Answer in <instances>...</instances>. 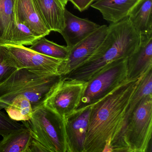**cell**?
Here are the masks:
<instances>
[{"label": "cell", "mask_w": 152, "mask_h": 152, "mask_svg": "<svg viewBox=\"0 0 152 152\" xmlns=\"http://www.w3.org/2000/svg\"><path fill=\"white\" fill-rule=\"evenodd\" d=\"M142 76L128 80L91 105L84 152H128L124 139L126 115Z\"/></svg>", "instance_id": "6da1fadb"}, {"label": "cell", "mask_w": 152, "mask_h": 152, "mask_svg": "<svg viewBox=\"0 0 152 152\" xmlns=\"http://www.w3.org/2000/svg\"><path fill=\"white\" fill-rule=\"evenodd\" d=\"M152 0H139L128 18L137 31L142 35H152Z\"/></svg>", "instance_id": "2e32d148"}, {"label": "cell", "mask_w": 152, "mask_h": 152, "mask_svg": "<svg viewBox=\"0 0 152 152\" xmlns=\"http://www.w3.org/2000/svg\"><path fill=\"white\" fill-rule=\"evenodd\" d=\"M64 26L61 32L69 50L97 30L100 26L88 19L78 17L65 9Z\"/></svg>", "instance_id": "8fae6325"}, {"label": "cell", "mask_w": 152, "mask_h": 152, "mask_svg": "<svg viewBox=\"0 0 152 152\" xmlns=\"http://www.w3.org/2000/svg\"><path fill=\"white\" fill-rule=\"evenodd\" d=\"M59 1L64 7L66 6L68 2V0H59Z\"/></svg>", "instance_id": "83f0119b"}, {"label": "cell", "mask_w": 152, "mask_h": 152, "mask_svg": "<svg viewBox=\"0 0 152 152\" xmlns=\"http://www.w3.org/2000/svg\"><path fill=\"white\" fill-rule=\"evenodd\" d=\"M46 26L50 31L61 33L64 26L65 7L59 0H34Z\"/></svg>", "instance_id": "9a60e30c"}, {"label": "cell", "mask_w": 152, "mask_h": 152, "mask_svg": "<svg viewBox=\"0 0 152 152\" xmlns=\"http://www.w3.org/2000/svg\"><path fill=\"white\" fill-rule=\"evenodd\" d=\"M15 0H1V15L2 33L0 44H6L10 39L15 27L14 4Z\"/></svg>", "instance_id": "44dd1931"}, {"label": "cell", "mask_w": 152, "mask_h": 152, "mask_svg": "<svg viewBox=\"0 0 152 152\" xmlns=\"http://www.w3.org/2000/svg\"><path fill=\"white\" fill-rule=\"evenodd\" d=\"M95 0H68L74 6L75 8L80 12L88 9Z\"/></svg>", "instance_id": "d4e9b609"}, {"label": "cell", "mask_w": 152, "mask_h": 152, "mask_svg": "<svg viewBox=\"0 0 152 152\" xmlns=\"http://www.w3.org/2000/svg\"><path fill=\"white\" fill-rule=\"evenodd\" d=\"M151 94H152V68L143 75L136 91L132 97L127 111L126 124L138 104L143 98Z\"/></svg>", "instance_id": "7402d4cb"}, {"label": "cell", "mask_w": 152, "mask_h": 152, "mask_svg": "<svg viewBox=\"0 0 152 152\" xmlns=\"http://www.w3.org/2000/svg\"><path fill=\"white\" fill-rule=\"evenodd\" d=\"M25 127L23 124H20L14 121L4 112L0 111V135L3 137L11 132Z\"/></svg>", "instance_id": "cb8c5ba5"}, {"label": "cell", "mask_w": 152, "mask_h": 152, "mask_svg": "<svg viewBox=\"0 0 152 152\" xmlns=\"http://www.w3.org/2000/svg\"><path fill=\"white\" fill-rule=\"evenodd\" d=\"M32 138L26 127L13 132L3 137L0 142V152H28Z\"/></svg>", "instance_id": "e0dca14e"}, {"label": "cell", "mask_w": 152, "mask_h": 152, "mask_svg": "<svg viewBox=\"0 0 152 152\" xmlns=\"http://www.w3.org/2000/svg\"><path fill=\"white\" fill-rule=\"evenodd\" d=\"M108 30L106 25L100 27L69 50L67 58L63 61L59 74L64 76L89 61L105 37Z\"/></svg>", "instance_id": "9c48e42d"}, {"label": "cell", "mask_w": 152, "mask_h": 152, "mask_svg": "<svg viewBox=\"0 0 152 152\" xmlns=\"http://www.w3.org/2000/svg\"><path fill=\"white\" fill-rule=\"evenodd\" d=\"M91 107L76 110L61 123L64 152H84Z\"/></svg>", "instance_id": "30bf717a"}, {"label": "cell", "mask_w": 152, "mask_h": 152, "mask_svg": "<svg viewBox=\"0 0 152 152\" xmlns=\"http://www.w3.org/2000/svg\"><path fill=\"white\" fill-rule=\"evenodd\" d=\"M141 36L128 17L108 26L104 40L90 60L64 77L88 82L108 64L127 58L137 50Z\"/></svg>", "instance_id": "7a4b0ae2"}, {"label": "cell", "mask_w": 152, "mask_h": 152, "mask_svg": "<svg viewBox=\"0 0 152 152\" xmlns=\"http://www.w3.org/2000/svg\"><path fill=\"white\" fill-rule=\"evenodd\" d=\"M4 109L9 116L16 121H29L31 117L33 112L29 99L23 96L16 97L11 103Z\"/></svg>", "instance_id": "d6986e66"}, {"label": "cell", "mask_w": 152, "mask_h": 152, "mask_svg": "<svg viewBox=\"0 0 152 152\" xmlns=\"http://www.w3.org/2000/svg\"><path fill=\"white\" fill-rule=\"evenodd\" d=\"M15 27L11 37L6 44L29 46L41 38L27 24L15 18Z\"/></svg>", "instance_id": "ac0fdd59"}, {"label": "cell", "mask_w": 152, "mask_h": 152, "mask_svg": "<svg viewBox=\"0 0 152 152\" xmlns=\"http://www.w3.org/2000/svg\"><path fill=\"white\" fill-rule=\"evenodd\" d=\"M139 0H95L91 7L99 11L103 18L115 23L128 17Z\"/></svg>", "instance_id": "5bb4252c"}, {"label": "cell", "mask_w": 152, "mask_h": 152, "mask_svg": "<svg viewBox=\"0 0 152 152\" xmlns=\"http://www.w3.org/2000/svg\"><path fill=\"white\" fill-rule=\"evenodd\" d=\"M17 70L14 59L9 54L5 46L0 44V85Z\"/></svg>", "instance_id": "603a6c76"}, {"label": "cell", "mask_w": 152, "mask_h": 152, "mask_svg": "<svg viewBox=\"0 0 152 152\" xmlns=\"http://www.w3.org/2000/svg\"><path fill=\"white\" fill-rule=\"evenodd\" d=\"M61 76L27 68L18 69L0 85V109L6 108L19 96L29 99L33 110L41 106Z\"/></svg>", "instance_id": "3957f363"}, {"label": "cell", "mask_w": 152, "mask_h": 152, "mask_svg": "<svg viewBox=\"0 0 152 152\" xmlns=\"http://www.w3.org/2000/svg\"><path fill=\"white\" fill-rule=\"evenodd\" d=\"M128 80H135L152 68V35L141 36L136 52L127 58Z\"/></svg>", "instance_id": "7c38bea8"}, {"label": "cell", "mask_w": 152, "mask_h": 152, "mask_svg": "<svg viewBox=\"0 0 152 152\" xmlns=\"http://www.w3.org/2000/svg\"><path fill=\"white\" fill-rule=\"evenodd\" d=\"M152 94L142 99L130 116L124 139L128 152H147L152 140Z\"/></svg>", "instance_id": "277c9868"}, {"label": "cell", "mask_w": 152, "mask_h": 152, "mask_svg": "<svg viewBox=\"0 0 152 152\" xmlns=\"http://www.w3.org/2000/svg\"><path fill=\"white\" fill-rule=\"evenodd\" d=\"M28 152H50L42 143L33 137Z\"/></svg>", "instance_id": "484cf974"}, {"label": "cell", "mask_w": 152, "mask_h": 152, "mask_svg": "<svg viewBox=\"0 0 152 152\" xmlns=\"http://www.w3.org/2000/svg\"><path fill=\"white\" fill-rule=\"evenodd\" d=\"M30 49L40 54L54 58L65 60L69 49L66 46H61L41 37L31 45Z\"/></svg>", "instance_id": "ffe728a7"}, {"label": "cell", "mask_w": 152, "mask_h": 152, "mask_svg": "<svg viewBox=\"0 0 152 152\" xmlns=\"http://www.w3.org/2000/svg\"><path fill=\"white\" fill-rule=\"evenodd\" d=\"M128 80L127 58L110 63L88 82L76 110L90 106Z\"/></svg>", "instance_id": "8992f818"}, {"label": "cell", "mask_w": 152, "mask_h": 152, "mask_svg": "<svg viewBox=\"0 0 152 152\" xmlns=\"http://www.w3.org/2000/svg\"><path fill=\"white\" fill-rule=\"evenodd\" d=\"M88 83V82L61 76L43 105L63 122L76 112Z\"/></svg>", "instance_id": "5b68a950"}, {"label": "cell", "mask_w": 152, "mask_h": 152, "mask_svg": "<svg viewBox=\"0 0 152 152\" xmlns=\"http://www.w3.org/2000/svg\"><path fill=\"white\" fill-rule=\"evenodd\" d=\"M2 45L14 59L18 69L27 68L43 73L59 75L64 60L42 55L23 45Z\"/></svg>", "instance_id": "ba28073f"}, {"label": "cell", "mask_w": 152, "mask_h": 152, "mask_svg": "<svg viewBox=\"0 0 152 152\" xmlns=\"http://www.w3.org/2000/svg\"><path fill=\"white\" fill-rule=\"evenodd\" d=\"M14 15L15 19L27 24L41 37L51 32L41 17L34 0H15Z\"/></svg>", "instance_id": "4fadbf2b"}, {"label": "cell", "mask_w": 152, "mask_h": 152, "mask_svg": "<svg viewBox=\"0 0 152 152\" xmlns=\"http://www.w3.org/2000/svg\"><path fill=\"white\" fill-rule=\"evenodd\" d=\"M1 0H0V39L1 38L2 33V22H1Z\"/></svg>", "instance_id": "4316f807"}, {"label": "cell", "mask_w": 152, "mask_h": 152, "mask_svg": "<svg viewBox=\"0 0 152 152\" xmlns=\"http://www.w3.org/2000/svg\"><path fill=\"white\" fill-rule=\"evenodd\" d=\"M34 138L50 152H64L61 133L62 122L44 105L33 110L31 119L23 121Z\"/></svg>", "instance_id": "52a82bcc"}]
</instances>
